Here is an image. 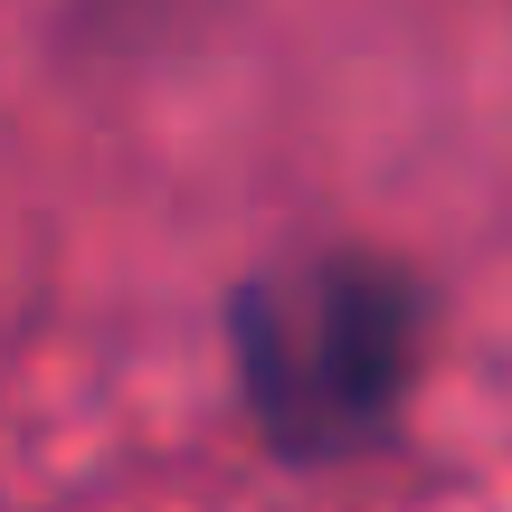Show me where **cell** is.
Instances as JSON below:
<instances>
[{
    "label": "cell",
    "instance_id": "1",
    "mask_svg": "<svg viewBox=\"0 0 512 512\" xmlns=\"http://www.w3.org/2000/svg\"><path fill=\"white\" fill-rule=\"evenodd\" d=\"M418 361V294L370 256L256 275L238 294V380L275 456L342 465L370 446L408 399Z\"/></svg>",
    "mask_w": 512,
    "mask_h": 512
}]
</instances>
